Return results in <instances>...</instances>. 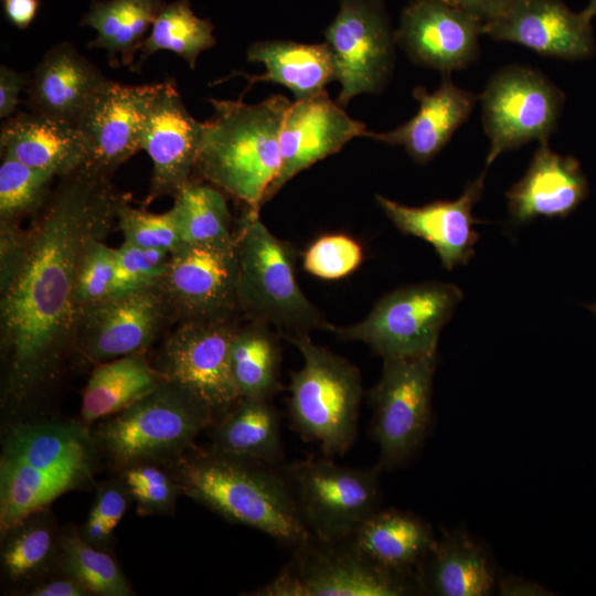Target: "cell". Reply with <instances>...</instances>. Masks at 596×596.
<instances>
[{"instance_id": "obj_1", "label": "cell", "mask_w": 596, "mask_h": 596, "mask_svg": "<svg viewBox=\"0 0 596 596\" xmlns=\"http://www.w3.org/2000/svg\"><path fill=\"white\" fill-rule=\"evenodd\" d=\"M125 200L110 177L83 163L60 177L28 230L1 222V400L12 415L49 393L76 350L81 260Z\"/></svg>"}, {"instance_id": "obj_2", "label": "cell", "mask_w": 596, "mask_h": 596, "mask_svg": "<svg viewBox=\"0 0 596 596\" xmlns=\"http://www.w3.org/2000/svg\"><path fill=\"white\" fill-rule=\"evenodd\" d=\"M99 455L83 422L21 418L10 425L0 456L1 538L60 496L92 485Z\"/></svg>"}, {"instance_id": "obj_3", "label": "cell", "mask_w": 596, "mask_h": 596, "mask_svg": "<svg viewBox=\"0 0 596 596\" xmlns=\"http://www.w3.org/2000/svg\"><path fill=\"white\" fill-rule=\"evenodd\" d=\"M169 466L184 496L231 522L264 532L292 551L312 536L275 465L193 447Z\"/></svg>"}, {"instance_id": "obj_4", "label": "cell", "mask_w": 596, "mask_h": 596, "mask_svg": "<svg viewBox=\"0 0 596 596\" xmlns=\"http://www.w3.org/2000/svg\"><path fill=\"white\" fill-rule=\"evenodd\" d=\"M194 169L219 190L259 210L280 169L279 139L291 102L283 95L257 104L210 99Z\"/></svg>"}, {"instance_id": "obj_5", "label": "cell", "mask_w": 596, "mask_h": 596, "mask_svg": "<svg viewBox=\"0 0 596 596\" xmlns=\"http://www.w3.org/2000/svg\"><path fill=\"white\" fill-rule=\"evenodd\" d=\"M246 207L235 235L240 308L280 336L329 331L332 323L299 286L292 247L266 227L259 210Z\"/></svg>"}, {"instance_id": "obj_6", "label": "cell", "mask_w": 596, "mask_h": 596, "mask_svg": "<svg viewBox=\"0 0 596 596\" xmlns=\"http://www.w3.org/2000/svg\"><path fill=\"white\" fill-rule=\"evenodd\" d=\"M215 414L178 384L164 380L93 432L99 453L119 470L141 462L170 465L194 447Z\"/></svg>"}, {"instance_id": "obj_7", "label": "cell", "mask_w": 596, "mask_h": 596, "mask_svg": "<svg viewBox=\"0 0 596 596\" xmlns=\"http://www.w3.org/2000/svg\"><path fill=\"white\" fill-rule=\"evenodd\" d=\"M296 347L302 366L291 374L288 408L292 426L328 456L343 455L356 435L363 395L359 370L312 342L309 333L281 336Z\"/></svg>"}, {"instance_id": "obj_8", "label": "cell", "mask_w": 596, "mask_h": 596, "mask_svg": "<svg viewBox=\"0 0 596 596\" xmlns=\"http://www.w3.org/2000/svg\"><path fill=\"white\" fill-rule=\"evenodd\" d=\"M462 299L454 284L425 281L404 286L381 297L368 316L329 331L348 341L369 345L384 359L437 352L443 327Z\"/></svg>"}, {"instance_id": "obj_9", "label": "cell", "mask_w": 596, "mask_h": 596, "mask_svg": "<svg viewBox=\"0 0 596 596\" xmlns=\"http://www.w3.org/2000/svg\"><path fill=\"white\" fill-rule=\"evenodd\" d=\"M292 560L254 596H400L418 587L415 575L387 570L347 538L311 536L292 551Z\"/></svg>"}, {"instance_id": "obj_10", "label": "cell", "mask_w": 596, "mask_h": 596, "mask_svg": "<svg viewBox=\"0 0 596 596\" xmlns=\"http://www.w3.org/2000/svg\"><path fill=\"white\" fill-rule=\"evenodd\" d=\"M281 470L308 530L317 539H347L377 510L382 470L377 465L363 469L328 458H307Z\"/></svg>"}, {"instance_id": "obj_11", "label": "cell", "mask_w": 596, "mask_h": 596, "mask_svg": "<svg viewBox=\"0 0 596 596\" xmlns=\"http://www.w3.org/2000/svg\"><path fill=\"white\" fill-rule=\"evenodd\" d=\"M479 100L489 139V167L500 155L528 142H549L561 114L563 94L540 71L511 64L492 74Z\"/></svg>"}, {"instance_id": "obj_12", "label": "cell", "mask_w": 596, "mask_h": 596, "mask_svg": "<svg viewBox=\"0 0 596 596\" xmlns=\"http://www.w3.org/2000/svg\"><path fill=\"white\" fill-rule=\"evenodd\" d=\"M383 361L381 377L369 392L381 469L405 461L426 435L437 352Z\"/></svg>"}, {"instance_id": "obj_13", "label": "cell", "mask_w": 596, "mask_h": 596, "mask_svg": "<svg viewBox=\"0 0 596 596\" xmlns=\"http://www.w3.org/2000/svg\"><path fill=\"white\" fill-rule=\"evenodd\" d=\"M323 35L341 86L336 100L340 106L384 89L393 73L396 41L383 0H340Z\"/></svg>"}, {"instance_id": "obj_14", "label": "cell", "mask_w": 596, "mask_h": 596, "mask_svg": "<svg viewBox=\"0 0 596 596\" xmlns=\"http://www.w3.org/2000/svg\"><path fill=\"white\" fill-rule=\"evenodd\" d=\"M160 285L184 322L230 320L240 308L235 238L180 244Z\"/></svg>"}, {"instance_id": "obj_15", "label": "cell", "mask_w": 596, "mask_h": 596, "mask_svg": "<svg viewBox=\"0 0 596 596\" xmlns=\"http://www.w3.org/2000/svg\"><path fill=\"white\" fill-rule=\"evenodd\" d=\"M230 320L188 321L174 331L161 350L159 370L187 390L215 415L240 398L231 370Z\"/></svg>"}, {"instance_id": "obj_16", "label": "cell", "mask_w": 596, "mask_h": 596, "mask_svg": "<svg viewBox=\"0 0 596 596\" xmlns=\"http://www.w3.org/2000/svg\"><path fill=\"white\" fill-rule=\"evenodd\" d=\"M172 310L160 284L111 296L82 311L76 351L97 363L145 352Z\"/></svg>"}, {"instance_id": "obj_17", "label": "cell", "mask_w": 596, "mask_h": 596, "mask_svg": "<svg viewBox=\"0 0 596 596\" xmlns=\"http://www.w3.org/2000/svg\"><path fill=\"white\" fill-rule=\"evenodd\" d=\"M161 83L127 85L106 79L77 124L86 149L84 164L110 177L141 150L143 129Z\"/></svg>"}, {"instance_id": "obj_18", "label": "cell", "mask_w": 596, "mask_h": 596, "mask_svg": "<svg viewBox=\"0 0 596 596\" xmlns=\"http://www.w3.org/2000/svg\"><path fill=\"white\" fill-rule=\"evenodd\" d=\"M482 34L479 20L444 0H412L395 41L413 63L450 75L475 62Z\"/></svg>"}, {"instance_id": "obj_19", "label": "cell", "mask_w": 596, "mask_h": 596, "mask_svg": "<svg viewBox=\"0 0 596 596\" xmlns=\"http://www.w3.org/2000/svg\"><path fill=\"white\" fill-rule=\"evenodd\" d=\"M369 132L363 123L330 99L327 91L291 103L280 132V169L264 203L296 174L338 152L351 139L368 137Z\"/></svg>"}, {"instance_id": "obj_20", "label": "cell", "mask_w": 596, "mask_h": 596, "mask_svg": "<svg viewBox=\"0 0 596 596\" xmlns=\"http://www.w3.org/2000/svg\"><path fill=\"white\" fill-rule=\"evenodd\" d=\"M483 34L563 60L588 57L594 51L592 19L561 0H511L497 19L483 25Z\"/></svg>"}, {"instance_id": "obj_21", "label": "cell", "mask_w": 596, "mask_h": 596, "mask_svg": "<svg viewBox=\"0 0 596 596\" xmlns=\"http://www.w3.org/2000/svg\"><path fill=\"white\" fill-rule=\"evenodd\" d=\"M202 131L203 123L188 111L175 82H162L141 139V150L152 162L149 200L174 196L190 181Z\"/></svg>"}, {"instance_id": "obj_22", "label": "cell", "mask_w": 596, "mask_h": 596, "mask_svg": "<svg viewBox=\"0 0 596 596\" xmlns=\"http://www.w3.org/2000/svg\"><path fill=\"white\" fill-rule=\"evenodd\" d=\"M486 172L469 181L456 200H437L422 206H408L381 194L375 200L398 231L419 237L436 251L441 265L451 270L465 265L475 254L479 234L473 225V206L481 199Z\"/></svg>"}, {"instance_id": "obj_23", "label": "cell", "mask_w": 596, "mask_h": 596, "mask_svg": "<svg viewBox=\"0 0 596 596\" xmlns=\"http://www.w3.org/2000/svg\"><path fill=\"white\" fill-rule=\"evenodd\" d=\"M413 97L418 103V110L409 120L389 131H370L366 138L402 146L416 163L426 164L468 120L479 96L455 85L450 75H443L437 89L430 93L417 86Z\"/></svg>"}, {"instance_id": "obj_24", "label": "cell", "mask_w": 596, "mask_h": 596, "mask_svg": "<svg viewBox=\"0 0 596 596\" xmlns=\"http://www.w3.org/2000/svg\"><path fill=\"white\" fill-rule=\"evenodd\" d=\"M106 79L73 44L61 42L43 55L29 75L28 105L31 111L77 126Z\"/></svg>"}, {"instance_id": "obj_25", "label": "cell", "mask_w": 596, "mask_h": 596, "mask_svg": "<svg viewBox=\"0 0 596 596\" xmlns=\"http://www.w3.org/2000/svg\"><path fill=\"white\" fill-rule=\"evenodd\" d=\"M587 184L578 162L539 143L523 177L507 192L514 224L536 217H564L585 198Z\"/></svg>"}, {"instance_id": "obj_26", "label": "cell", "mask_w": 596, "mask_h": 596, "mask_svg": "<svg viewBox=\"0 0 596 596\" xmlns=\"http://www.w3.org/2000/svg\"><path fill=\"white\" fill-rule=\"evenodd\" d=\"M1 158L63 177L85 162L77 126L39 113H19L0 131Z\"/></svg>"}, {"instance_id": "obj_27", "label": "cell", "mask_w": 596, "mask_h": 596, "mask_svg": "<svg viewBox=\"0 0 596 596\" xmlns=\"http://www.w3.org/2000/svg\"><path fill=\"white\" fill-rule=\"evenodd\" d=\"M247 60L265 66L258 75L235 72L247 79V89L258 82L275 83L287 87L295 100H301L326 91L336 81L334 62L324 42L257 41L248 47Z\"/></svg>"}, {"instance_id": "obj_28", "label": "cell", "mask_w": 596, "mask_h": 596, "mask_svg": "<svg viewBox=\"0 0 596 596\" xmlns=\"http://www.w3.org/2000/svg\"><path fill=\"white\" fill-rule=\"evenodd\" d=\"M348 539L374 563L403 574H411L435 543L424 521L394 509H377Z\"/></svg>"}, {"instance_id": "obj_29", "label": "cell", "mask_w": 596, "mask_h": 596, "mask_svg": "<svg viewBox=\"0 0 596 596\" xmlns=\"http://www.w3.org/2000/svg\"><path fill=\"white\" fill-rule=\"evenodd\" d=\"M415 576L419 589L438 596H483L493 584L482 549L456 535L435 541Z\"/></svg>"}, {"instance_id": "obj_30", "label": "cell", "mask_w": 596, "mask_h": 596, "mask_svg": "<svg viewBox=\"0 0 596 596\" xmlns=\"http://www.w3.org/2000/svg\"><path fill=\"white\" fill-rule=\"evenodd\" d=\"M167 380L145 352L97 363L82 396V422L91 425L115 415Z\"/></svg>"}, {"instance_id": "obj_31", "label": "cell", "mask_w": 596, "mask_h": 596, "mask_svg": "<svg viewBox=\"0 0 596 596\" xmlns=\"http://www.w3.org/2000/svg\"><path fill=\"white\" fill-rule=\"evenodd\" d=\"M213 422L211 448L276 465L281 456L280 417L269 400L241 397Z\"/></svg>"}, {"instance_id": "obj_32", "label": "cell", "mask_w": 596, "mask_h": 596, "mask_svg": "<svg viewBox=\"0 0 596 596\" xmlns=\"http://www.w3.org/2000/svg\"><path fill=\"white\" fill-rule=\"evenodd\" d=\"M163 4L162 0H93L79 22L97 31L88 47L103 49L109 60L130 67Z\"/></svg>"}, {"instance_id": "obj_33", "label": "cell", "mask_w": 596, "mask_h": 596, "mask_svg": "<svg viewBox=\"0 0 596 596\" xmlns=\"http://www.w3.org/2000/svg\"><path fill=\"white\" fill-rule=\"evenodd\" d=\"M231 370L240 398L269 400L278 391L280 347L267 324L252 321L236 329Z\"/></svg>"}, {"instance_id": "obj_34", "label": "cell", "mask_w": 596, "mask_h": 596, "mask_svg": "<svg viewBox=\"0 0 596 596\" xmlns=\"http://www.w3.org/2000/svg\"><path fill=\"white\" fill-rule=\"evenodd\" d=\"M214 26L193 12L189 0L164 3L140 47L138 67L159 51L173 52L194 68L199 55L215 45Z\"/></svg>"}, {"instance_id": "obj_35", "label": "cell", "mask_w": 596, "mask_h": 596, "mask_svg": "<svg viewBox=\"0 0 596 596\" xmlns=\"http://www.w3.org/2000/svg\"><path fill=\"white\" fill-rule=\"evenodd\" d=\"M1 539V565L11 582L30 579L57 562L60 534L47 509L28 517Z\"/></svg>"}, {"instance_id": "obj_36", "label": "cell", "mask_w": 596, "mask_h": 596, "mask_svg": "<svg viewBox=\"0 0 596 596\" xmlns=\"http://www.w3.org/2000/svg\"><path fill=\"white\" fill-rule=\"evenodd\" d=\"M57 565L63 575L81 583L89 594H135L116 561L102 549L85 541L78 530H67L60 534Z\"/></svg>"}, {"instance_id": "obj_37", "label": "cell", "mask_w": 596, "mask_h": 596, "mask_svg": "<svg viewBox=\"0 0 596 596\" xmlns=\"http://www.w3.org/2000/svg\"><path fill=\"white\" fill-rule=\"evenodd\" d=\"M182 243H219L235 238L223 193L216 188L189 181L173 196Z\"/></svg>"}, {"instance_id": "obj_38", "label": "cell", "mask_w": 596, "mask_h": 596, "mask_svg": "<svg viewBox=\"0 0 596 596\" xmlns=\"http://www.w3.org/2000/svg\"><path fill=\"white\" fill-rule=\"evenodd\" d=\"M55 175L30 168L12 159H2L0 166V219L15 223L20 217L35 213L51 194Z\"/></svg>"}, {"instance_id": "obj_39", "label": "cell", "mask_w": 596, "mask_h": 596, "mask_svg": "<svg viewBox=\"0 0 596 596\" xmlns=\"http://www.w3.org/2000/svg\"><path fill=\"white\" fill-rule=\"evenodd\" d=\"M120 480L137 504L140 515L166 514L173 510L182 488L167 464L141 462L120 470Z\"/></svg>"}, {"instance_id": "obj_40", "label": "cell", "mask_w": 596, "mask_h": 596, "mask_svg": "<svg viewBox=\"0 0 596 596\" xmlns=\"http://www.w3.org/2000/svg\"><path fill=\"white\" fill-rule=\"evenodd\" d=\"M119 228L125 242L172 253L182 244L178 222L172 209L164 213H151L131 206L126 199L117 213Z\"/></svg>"}, {"instance_id": "obj_41", "label": "cell", "mask_w": 596, "mask_h": 596, "mask_svg": "<svg viewBox=\"0 0 596 596\" xmlns=\"http://www.w3.org/2000/svg\"><path fill=\"white\" fill-rule=\"evenodd\" d=\"M170 256L167 251L124 242L116 248L113 296L159 285L167 273Z\"/></svg>"}, {"instance_id": "obj_42", "label": "cell", "mask_w": 596, "mask_h": 596, "mask_svg": "<svg viewBox=\"0 0 596 596\" xmlns=\"http://www.w3.org/2000/svg\"><path fill=\"white\" fill-rule=\"evenodd\" d=\"M103 238L92 240L82 257L75 291L79 312L113 296L116 248Z\"/></svg>"}, {"instance_id": "obj_43", "label": "cell", "mask_w": 596, "mask_h": 596, "mask_svg": "<svg viewBox=\"0 0 596 596\" xmlns=\"http://www.w3.org/2000/svg\"><path fill=\"white\" fill-rule=\"evenodd\" d=\"M363 259L361 245L344 234L317 238L304 253V269L321 279L336 280L354 272Z\"/></svg>"}, {"instance_id": "obj_44", "label": "cell", "mask_w": 596, "mask_h": 596, "mask_svg": "<svg viewBox=\"0 0 596 596\" xmlns=\"http://www.w3.org/2000/svg\"><path fill=\"white\" fill-rule=\"evenodd\" d=\"M130 500L132 498L120 479L99 485L92 509L79 530L83 539L99 549L108 544Z\"/></svg>"}, {"instance_id": "obj_45", "label": "cell", "mask_w": 596, "mask_h": 596, "mask_svg": "<svg viewBox=\"0 0 596 596\" xmlns=\"http://www.w3.org/2000/svg\"><path fill=\"white\" fill-rule=\"evenodd\" d=\"M29 75L1 65L0 67V117L8 118L19 104V94L26 87Z\"/></svg>"}, {"instance_id": "obj_46", "label": "cell", "mask_w": 596, "mask_h": 596, "mask_svg": "<svg viewBox=\"0 0 596 596\" xmlns=\"http://www.w3.org/2000/svg\"><path fill=\"white\" fill-rule=\"evenodd\" d=\"M448 4L476 18L483 25L497 19L511 0H444Z\"/></svg>"}, {"instance_id": "obj_47", "label": "cell", "mask_w": 596, "mask_h": 596, "mask_svg": "<svg viewBox=\"0 0 596 596\" xmlns=\"http://www.w3.org/2000/svg\"><path fill=\"white\" fill-rule=\"evenodd\" d=\"M63 575V574H62ZM29 595L32 596H86L89 592L74 578L63 575L35 585Z\"/></svg>"}, {"instance_id": "obj_48", "label": "cell", "mask_w": 596, "mask_h": 596, "mask_svg": "<svg viewBox=\"0 0 596 596\" xmlns=\"http://www.w3.org/2000/svg\"><path fill=\"white\" fill-rule=\"evenodd\" d=\"M40 0H3L7 19L19 29H26L34 20Z\"/></svg>"}, {"instance_id": "obj_49", "label": "cell", "mask_w": 596, "mask_h": 596, "mask_svg": "<svg viewBox=\"0 0 596 596\" xmlns=\"http://www.w3.org/2000/svg\"><path fill=\"white\" fill-rule=\"evenodd\" d=\"M584 11L590 19L595 18L596 17V0H589Z\"/></svg>"}, {"instance_id": "obj_50", "label": "cell", "mask_w": 596, "mask_h": 596, "mask_svg": "<svg viewBox=\"0 0 596 596\" xmlns=\"http://www.w3.org/2000/svg\"><path fill=\"white\" fill-rule=\"evenodd\" d=\"M589 308L594 312V315L596 316V304L589 305Z\"/></svg>"}]
</instances>
